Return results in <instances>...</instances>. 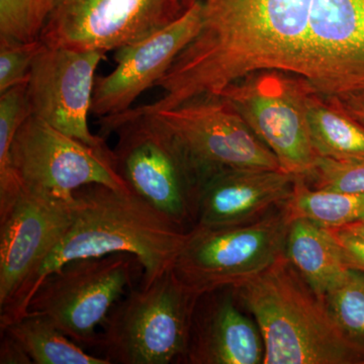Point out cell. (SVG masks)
Instances as JSON below:
<instances>
[{
	"instance_id": "5b68a950",
	"label": "cell",
	"mask_w": 364,
	"mask_h": 364,
	"mask_svg": "<svg viewBox=\"0 0 364 364\" xmlns=\"http://www.w3.org/2000/svg\"><path fill=\"white\" fill-rule=\"evenodd\" d=\"M293 218L286 203L257 221L226 228L189 230L172 272L196 296L237 289L284 255Z\"/></svg>"
},
{
	"instance_id": "9c48e42d",
	"label": "cell",
	"mask_w": 364,
	"mask_h": 364,
	"mask_svg": "<svg viewBox=\"0 0 364 364\" xmlns=\"http://www.w3.org/2000/svg\"><path fill=\"white\" fill-rule=\"evenodd\" d=\"M308 92L298 79L265 71L237 81L220 95L272 151L280 169L306 178L318 159L306 121Z\"/></svg>"
},
{
	"instance_id": "9a60e30c",
	"label": "cell",
	"mask_w": 364,
	"mask_h": 364,
	"mask_svg": "<svg viewBox=\"0 0 364 364\" xmlns=\"http://www.w3.org/2000/svg\"><path fill=\"white\" fill-rule=\"evenodd\" d=\"M296 177L282 169L210 172L200 181L195 227L226 228L257 221L287 202Z\"/></svg>"
},
{
	"instance_id": "ffe728a7",
	"label": "cell",
	"mask_w": 364,
	"mask_h": 364,
	"mask_svg": "<svg viewBox=\"0 0 364 364\" xmlns=\"http://www.w3.org/2000/svg\"><path fill=\"white\" fill-rule=\"evenodd\" d=\"M286 205L291 218H304L328 229L364 219V193L315 188L305 177H296Z\"/></svg>"
},
{
	"instance_id": "6da1fadb",
	"label": "cell",
	"mask_w": 364,
	"mask_h": 364,
	"mask_svg": "<svg viewBox=\"0 0 364 364\" xmlns=\"http://www.w3.org/2000/svg\"><path fill=\"white\" fill-rule=\"evenodd\" d=\"M202 26L170 75L186 97L220 95L259 72L327 100L364 95V0H183Z\"/></svg>"
},
{
	"instance_id": "44dd1931",
	"label": "cell",
	"mask_w": 364,
	"mask_h": 364,
	"mask_svg": "<svg viewBox=\"0 0 364 364\" xmlns=\"http://www.w3.org/2000/svg\"><path fill=\"white\" fill-rule=\"evenodd\" d=\"M323 301L340 329L364 351V272L348 268Z\"/></svg>"
},
{
	"instance_id": "30bf717a",
	"label": "cell",
	"mask_w": 364,
	"mask_h": 364,
	"mask_svg": "<svg viewBox=\"0 0 364 364\" xmlns=\"http://www.w3.org/2000/svg\"><path fill=\"white\" fill-rule=\"evenodd\" d=\"M9 158L21 186L39 195L73 200L90 184L131 191L114 168V152H100L32 114L14 136Z\"/></svg>"
},
{
	"instance_id": "52a82bcc",
	"label": "cell",
	"mask_w": 364,
	"mask_h": 364,
	"mask_svg": "<svg viewBox=\"0 0 364 364\" xmlns=\"http://www.w3.org/2000/svg\"><path fill=\"white\" fill-rule=\"evenodd\" d=\"M138 267V258L124 252L71 261L40 284L28 313L45 316L80 346L97 347V328L133 289Z\"/></svg>"
},
{
	"instance_id": "ac0fdd59",
	"label": "cell",
	"mask_w": 364,
	"mask_h": 364,
	"mask_svg": "<svg viewBox=\"0 0 364 364\" xmlns=\"http://www.w3.org/2000/svg\"><path fill=\"white\" fill-rule=\"evenodd\" d=\"M306 121L318 157L333 160L364 158V127L332 102L308 92Z\"/></svg>"
},
{
	"instance_id": "d6986e66",
	"label": "cell",
	"mask_w": 364,
	"mask_h": 364,
	"mask_svg": "<svg viewBox=\"0 0 364 364\" xmlns=\"http://www.w3.org/2000/svg\"><path fill=\"white\" fill-rule=\"evenodd\" d=\"M2 331L11 333L23 345L33 364H109L104 356L86 352L40 314L26 313Z\"/></svg>"
},
{
	"instance_id": "7c38bea8",
	"label": "cell",
	"mask_w": 364,
	"mask_h": 364,
	"mask_svg": "<svg viewBox=\"0 0 364 364\" xmlns=\"http://www.w3.org/2000/svg\"><path fill=\"white\" fill-rule=\"evenodd\" d=\"M40 40L49 47L107 53L134 44L176 20L182 0H49Z\"/></svg>"
},
{
	"instance_id": "cb8c5ba5",
	"label": "cell",
	"mask_w": 364,
	"mask_h": 364,
	"mask_svg": "<svg viewBox=\"0 0 364 364\" xmlns=\"http://www.w3.org/2000/svg\"><path fill=\"white\" fill-rule=\"evenodd\" d=\"M306 181L313 188L364 193V158L333 160L318 157L317 164Z\"/></svg>"
},
{
	"instance_id": "2e32d148",
	"label": "cell",
	"mask_w": 364,
	"mask_h": 364,
	"mask_svg": "<svg viewBox=\"0 0 364 364\" xmlns=\"http://www.w3.org/2000/svg\"><path fill=\"white\" fill-rule=\"evenodd\" d=\"M232 287L203 294L191 321L186 363L260 364L264 343L255 320L242 313Z\"/></svg>"
},
{
	"instance_id": "277c9868",
	"label": "cell",
	"mask_w": 364,
	"mask_h": 364,
	"mask_svg": "<svg viewBox=\"0 0 364 364\" xmlns=\"http://www.w3.org/2000/svg\"><path fill=\"white\" fill-rule=\"evenodd\" d=\"M198 298L171 268L117 301L102 326L97 347L109 364L186 363Z\"/></svg>"
},
{
	"instance_id": "8fae6325",
	"label": "cell",
	"mask_w": 364,
	"mask_h": 364,
	"mask_svg": "<svg viewBox=\"0 0 364 364\" xmlns=\"http://www.w3.org/2000/svg\"><path fill=\"white\" fill-rule=\"evenodd\" d=\"M200 174L224 168L280 169L279 161L221 95H203L151 114Z\"/></svg>"
},
{
	"instance_id": "8992f818",
	"label": "cell",
	"mask_w": 364,
	"mask_h": 364,
	"mask_svg": "<svg viewBox=\"0 0 364 364\" xmlns=\"http://www.w3.org/2000/svg\"><path fill=\"white\" fill-rule=\"evenodd\" d=\"M114 168L132 193L186 231L196 224L200 177L181 146L152 116L116 131Z\"/></svg>"
},
{
	"instance_id": "5bb4252c",
	"label": "cell",
	"mask_w": 364,
	"mask_h": 364,
	"mask_svg": "<svg viewBox=\"0 0 364 364\" xmlns=\"http://www.w3.org/2000/svg\"><path fill=\"white\" fill-rule=\"evenodd\" d=\"M202 26V9L196 1L156 33L116 50V68L95 77L91 114L104 117L132 109L136 98L156 85Z\"/></svg>"
},
{
	"instance_id": "f1b7e54d",
	"label": "cell",
	"mask_w": 364,
	"mask_h": 364,
	"mask_svg": "<svg viewBox=\"0 0 364 364\" xmlns=\"http://www.w3.org/2000/svg\"><path fill=\"white\" fill-rule=\"evenodd\" d=\"M335 230H342V231L346 232V233L351 235V236L356 237V238L364 241V219L348 225V226Z\"/></svg>"
},
{
	"instance_id": "7a4b0ae2",
	"label": "cell",
	"mask_w": 364,
	"mask_h": 364,
	"mask_svg": "<svg viewBox=\"0 0 364 364\" xmlns=\"http://www.w3.org/2000/svg\"><path fill=\"white\" fill-rule=\"evenodd\" d=\"M188 234L132 191L104 184L83 186L74 193L70 227L28 287L23 315L40 284L73 260L132 254L142 269L140 286L149 284L171 269Z\"/></svg>"
},
{
	"instance_id": "4316f807",
	"label": "cell",
	"mask_w": 364,
	"mask_h": 364,
	"mask_svg": "<svg viewBox=\"0 0 364 364\" xmlns=\"http://www.w3.org/2000/svg\"><path fill=\"white\" fill-rule=\"evenodd\" d=\"M0 364H33L23 345L7 331L1 332Z\"/></svg>"
},
{
	"instance_id": "603a6c76",
	"label": "cell",
	"mask_w": 364,
	"mask_h": 364,
	"mask_svg": "<svg viewBox=\"0 0 364 364\" xmlns=\"http://www.w3.org/2000/svg\"><path fill=\"white\" fill-rule=\"evenodd\" d=\"M49 11V0H0V41L40 40Z\"/></svg>"
},
{
	"instance_id": "83f0119b",
	"label": "cell",
	"mask_w": 364,
	"mask_h": 364,
	"mask_svg": "<svg viewBox=\"0 0 364 364\" xmlns=\"http://www.w3.org/2000/svg\"><path fill=\"white\" fill-rule=\"evenodd\" d=\"M330 102L343 109L346 114L364 127V95H356L346 100H332Z\"/></svg>"
},
{
	"instance_id": "d4e9b609",
	"label": "cell",
	"mask_w": 364,
	"mask_h": 364,
	"mask_svg": "<svg viewBox=\"0 0 364 364\" xmlns=\"http://www.w3.org/2000/svg\"><path fill=\"white\" fill-rule=\"evenodd\" d=\"M45 46L41 40L31 43L0 41V93L28 81L33 60Z\"/></svg>"
},
{
	"instance_id": "e0dca14e",
	"label": "cell",
	"mask_w": 364,
	"mask_h": 364,
	"mask_svg": "<svg viewBox=\"0 0 364 364\" xmlns=\"http://www.w3.org/2000/svg\"><path fill=\"white\" fill-rule=\"evenodd\" d=\"M284 255L311 289L323 299L349 267L334 232L304 218H293Z\"/></svg>"
},
{
	"instance_id": "7402d4cb",
	"label": "cell",
	"mask_w": 364,
	"mask_h": 364,
	"mask_svg": "<svg viewBox=\"0 0 364 364\" xmlns=\"http://www.w3.org/2000/svg\"><path fill=\"white\" fill-rule=\"evenodd\" d=\"M30 116L28 81L0 93V191H9L18 183L9 153L18 129Z\"/></svg>"
},
{
	"instance_id": "3957f363",
	"label": "cell",
	"mask_w": 364,
	"mask_h": 364,
	"mask_svg": "<svg viewBox=\"0 0 364 364\" xmlns=\"http://www.w3.org/2000/svg\"><path fill=\"white\" fill-rule=\"evenodd\" d=\"M235 294L253 316L264 364H364V351L340 329L286 255Z\"/></svg>"
},
{
	"instance_id": "4fadbf2b",
	"label": "cell",
	"mask_w": 364,
	"mask_h": 364,
	"mask_svg": "<svg viewBox=\"0 0 364 364\" xmlns=\"http://www.w3.org/2000/svg\"><path fill=\"white\" fill-rule=\"evenodd\" d=\"M105 53L49 47L33 60L28 79L31 114L100 152L112 153L88 126L95 71Z\"/></svg>"
},
{
	"instance_id": "484cf974",
	"label": "cell",
	"mask_w": 364,
	"mask_h": 364,
	"mask_svg": "<svg viewBox=\"0 0 364 364\" xmlns=\"http://www.w3.org/2000/svg\"><path fill=\"white\" fill-rule=\"evenodd\" d=\"M332 231L338 241L346 267L364 272V241L342 230Z\"/></svg>"
},
{
	"instance_id": "ba28073f",
	"label": "cell",
	"mask_w": 364,
	"mask_h": 364,
	"mask_svg": "<svg viewBox=\"0 0 364 364\" xmlns=\"http://www.w3.org/2000/svg\"><path fill=\"white\" fill-rule=\"evenodd\" d=\"M74 200L20 191L0 202V331L23 317L26 291L70 227Z\"/></svg>"
}]
</instances>
